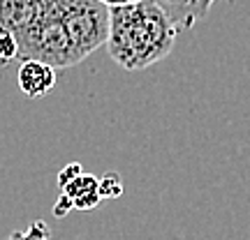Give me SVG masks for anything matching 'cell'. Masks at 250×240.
Listing matches in <instances>:
<instances>
[{
	"mask_svg": "<svg viewBox=\"0 0 250 240\" xmlns=\"http://www.w3.org/2000/svg\"><path fill=\"white\" fill-rule=\"evenodd\" d=\"M176 33L174 21L153 0L114 7L109 9V58L127 72L146 70L171 54Z\"/></svg>",
	"mask_w": 250,
	"mask_h": 240,
	"instance_id": "1",
	"label": "cell"
},
{
	"mask_svg": "<svg viewBox=\"0 0 250 240\" xmlns=\"http://www.w3.org/2000/svg\"><path fill=\"white\" fill-rule=\"evenodd\" d=\"M19 44V58L23 60H40L51 65L54 70H65L83 60L79 49L74 46L72 37L62 26L58 0H51L42 21L28 33Z\"/></svg>",
	"mask_w": 250,
	"mask_h": 240,
	"instance_id": "2",
	"label": "cell"
},
{
	"mask_svg": "<svg viewBox=\"0 0 250 240\" xmlns=\"http://www.w3.org/2000/svg\"><path fill=\"white\" fill-rule=\"evenodd\" d=\"M62 26L86 58L109 39V7L100 0H58Z\"/></svg>",
	"mask_w": 250,
	"mask_h": 240,
	"instance_id": "3",
	"label": "cell"
},
{
	"mask_svg": "<svg viewBox=\"0 0 250 240\" xmlns=\"http://www.w3.org/2000/svg\"><path fill=\"white\" fill-rule=\"evenodd\" d=\"M51 0H0V28L21 42L42 21Z\"/></svg>",
	"mask_w": 250,
	"mask_h": 240,
	"instance_id": "4",
	"label": "cell"
},
{
	"mask_svg": "<svg viewBox=\"0 0 250 240\" xmlns=\"http://www.w3.org/2000/svg\"><path fill=\"white\" fill-rule=\"evenodd\" d=\"M56 72L58 70H54V67L46 65V62L23 60L17 72V83L26 97H30V99L44 97L49 90H54L56 81H58Z\"/></svg>",
	"mask_w": 250,
	"mask_h": 240,
	"instance_id": "5",
	"label": "cell"
},
{
	"mask_svg": "<svg viewBox=\"0 0 250 240\" xmlns=\"http://www.w3.org/2000/svg\"><path fill=\"white\" fill-rule=\"evenodd\" d=\"M153 2H158L167 12V17L174 21V26L183 30V28H192L197 21H202L215 0H153ZM227 2L234 5L236 0H227Z\"/></svg>",
	"mask_w": 250,
	"mask_h": 240,
	"instance_id": "6",
	"label": "cell"
},
{
	"mask_svg": "<svg viewBox=\"0 0 250 240\" xmlns=\"http://www.w3.org/2000/svg\"><path fill=\"white\" fill-rule=\"evenodd\" d=\"M61 194L70 199L74 210H93L102 203L100 178L90 176V173H79L77 178H72L67 185L61 187Z\"/></svg>",
	"mask_w": 250,
	"mask_h": 240,
	"instance_id": "7",
	"label": "cell"
},
{
	"mask_svg": "<svg viewBox=\"0 0 250 240\" xmlns=\"http://www.w3.org/2000/svg\"><path fill=\"white\" fill-rule=\"evenodd\" d=\"M100 194H102V201L104 199H116V196L123 194V180L118 173L109 171L100 178Z\"/></svg>",
	"mask_w": 250,
	"mask_h": 240,
	"instance_id": "8",
	"label": "cell"
},
{
	"mask_svg": "<svg viewBox=\"0 0 250 240\" xmlns=\"http://www.w3.org/2000/svg\"><path fill=\"white\" fill-rule=\"evenodd\" d=\"M7 240H49V226L42 220H37V222H30L28 231H14Z\"/></svg>",
	"mask_w": 250,
	"mask_h": 240,
	"instance_id": "9",
	"label": "cell"
},
{
	"mask_svg": "<svg viewBox=\"0 0 250 240\" xmlns=\"http://www.w3.org/2000/svg\"><path fill=\"white\" fill-rule=\"evenodd\" d=\"M12 58H19V44H17V37L2 30L0 28V60L7 62Z\"/></svg>",
	"mask_w": 250,
	"mask_h": 240,
	"instance_id": "10",
	"label": "cell"
},
{
	"mask_svg": "<svg viewBox=\"0 0 250 240\" xmlns=\"http://www.w3.org/2000/svg\"><path fill=\"white\" fill-rule=\"evenodd\" d=\"M79 173H83V171H81V164H79V162H74V164H67V166H65V169L58 173V185H61V187L67 185V183H70L72 178H77Z\"/></svg>",
	"mask_w": 250,
	"mask_h": 240,
	"instance_id": "11",
	"label": "cell"
},
{
	"mask_svg": "<svg viewBox=\"0 0 250 240\" xmlns=\"http://www.w3.org/2000/svg\"><path fill=\"white\" fill-rule=\"evenodd\" d=\"M72 210V201L65 194L58 196V203H54V215L56 217H65V215Z\"/></svg>",
	"mask_w": 250,
	"mask_h": 240,
	"instance_id": "12",
	"label": "cell"
},
{
	"mask_svg": "<svg viewBox=\"0 0 250 240\" xmlns=\"http://www.w3.org/2000/svg\"><path fill=\"white\" fill-rule=\"evenodd\" d=\"M104 7L114 9V7H130V5H137V2H142V0H100Z\"/></svg>",
	"mask_w": 250,
	"mask_h": 240,
	"instance_id": "13",
	"label": "cell"
}]
</instances>
